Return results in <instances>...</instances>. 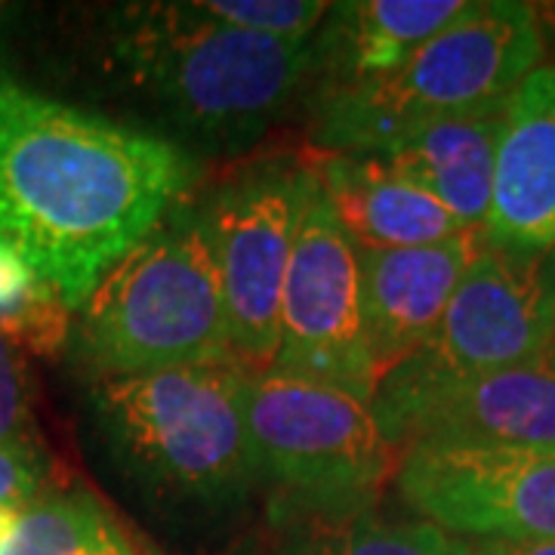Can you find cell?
I'll return each instance as SVG.
<instances>
[{
    "label": "cell",
    "instance_id": "cell-1",
    "mask_svg": "<svg viewBox=\"0 0 555 555\" xmlns=\"http://www.w3.org/2000/svg\"><path fill=\"white\" fill-rule=\"evenodd\" d=\"M170 139L0 83V241L80 309L185 198Z\"/></svg>",
    "mask_w": 555,
    "mask_h": 555
},
{
    "label": "cell",
    "instance_id": "cell-2",
    "mask_svg": "<svg viewBox=\"0 0 555 555\" xmlns=\"http://www.w3.org/2000/svg\"><path fill=\"white\" fill-rule=\"evenodd\" d=\"M250 367L214 361L100 377L93 420L124 478L155 506L217 516L257 488L244 398Z\"/></svg>",
    "mask_w": 555,
    "mask_h": 555
},
{
    "label": "cell",
    "instance_id": "cell-3",
    "mask_svg": "<svg viewBox=\"0 0 555 555\" xmlns=\"http://www.w3.org/2000/svg\"><path fill=\"white\" fill-rule=\"evenodd\" d=\"M546 53L531 3L476 0L386 78L315 93L318 152L383 155L420 127L506 108Z\"/></svg>",
    "mask_w": 555,
    "mask_h": 555
},
{
    "label": "cell",
    "instance_id": "cell-4",
    "mask_svg": "<svg viewBox=\"0 0 555 555\" xmlns=\"http://www.w3.org/2000/svg\"><path fill=\"white\" fill-rule=\"evenodd\" d=\"M115 60L182 133L214 145L259 137L312 72V38L275 40L201 20L192 3L120 16Z\"/></svg>",
    "mask_w": 555,
    "mask_h": 555
},
{
    "label": "cell",
    "instance_id": "cell-5",
    "mask_svg": "<svg viewBox=\"0 0 555 555\" xmlns=\"http://www.w3.org/2000/svg\"><path fill=\"white\" fill-rule=\"evenodd\" d=\"M78 352L100 377L235 358L201 207L179 201L149 238L102 275L80 306Z\"/></svg>",
    "mask_w": 555,
    "mask_h": 555
},
{
    "label": "cell",
    "instance_id": "cell-6",
    "mask_svg": "<svg viewBox=\"0 0 555 555\" xmlns=\"http://www.w3.org/2000/svg\"><path fill=\"white\" fill-rule=\"evenodd\" d=\"M247 448L269 525L352 518L377 506L398 451L371 404L321 383L254 371L244 398Z\"/></svg>",
    "mask_w": 555,
    "mask_h": 555
},
{
    "label": "cell",
    "instance_id": "cell-7",
    "mask_svg": "<svg viewBox=\"0 0 555 555\" xmlns=\"http://www.w3.org/2000/svg\"><path fill=\"white\" fill-rule=\"evenodd\" d=\"M553 331L555 291L540 259L485 247L429 339L377 383L371 411L379 433L438 389L534 361Z\"/></svg>",
    "mask_w": 555,
    "mask_h": 555
},
{
    "label": "cell",
    "instance_id": "cell-8",
    "mask_svg": "<svg viewBox=\"0 0 555 555\" xmlns=\"http://www.w3.org/2000/svg\"><path fill=\"white\" fill-rule=\"evenodd\" d=\"M312 185L315 149L269 155L244 164L201 207L217 254L232 352L250 371H269L275 361L281 294Z\"/></svg>",
    "mask_w": 555,
    "mask_h": 555
},
{
    "label": "cell",
    "instance_id": "cell-9",
    "mask_svg": "<svg viewBox=\"0 0 555 555\" xmlns=\"http://www.w3.org/2000/svg\"><path fill=\"white\" fill-rule=\"evenodd\" d=\"M272 371L321 383L364 404L377 392V367L361 312V259L321 185L299 217L294 257L281 294Z\"/></svg>",
    "mask_w": 555,
    "mask_h": 555
},
{
    "label": "cell",
    "instance_id": "cell-10",
    "mask_svg": "<svg viewBox=\"0 0 555 555\" xmlns=\"http://www.w3.org/2000/svg\"><path fill=\"white\" fill-rule=\"evenodd\" d=\"M416 518L478 540H555V448L416 444L398 456Z\"/></svg>",
    "mask_w": 555,
    "mask_h": 555
},
{
    "label": "cell",
    "instance_id": "cell-11",
    "mask_svg": "<svg viewBox=\"0 0 555 555\" xmlns=\"http://www.w3.org/2000/svg\"><path fill=\"white\" fill-rule=\"evenodd\" d=\"M383 436L398 456L416 444L555 448V371L534 358L438 389L398 416Z\"/></svg>",
    "mask_w": 555,
    "mask_h": 555
},
{
    "label": "cell",
    "instance_id": "cell-12",
    "mask_svg": "<svg viewBox=\"0 0 555 555\" xmlns=\"http://www.w3.org/2000/svg\"><path fill=\"white\" fill-rule=\"evenodd\" d=\"M485 247V232L469 229L438 244L358 250L364 334L379 379L429 339Z\"/></svg>",
    "mask_w": 555,
    "mask_h": 555
},
{
    "label": "cell",
    "instance_id": "cell-13",
    "mask_svg": "<svg viewBox=\"0 0 555 555\" xmlns=\"http://www.w3.org/2000/svg\"><path fill=\"white\" fill-rule=\"evenodd\" d=\"M488 247L543 259L555 244V65H540L506 102L496 145Z\"/></svg>",
    "mask_w": 555,
    "mask_h": 555
},
{
    "label": "cell",
    "instance_id": "cell-14",
    "mask_svg": "<svg viewBox=\"0 0 555 555\" xmlns=\"http://www.w3.org/2000/svg\"><path fill=\"white\" fill-rule=\"evenodd\" d=\"M469 0H349L331 3L312 35L315 93L361 87L398 72L423 43L451 28Z\"/></svg>",
    "mask_w": 555,
    "mask_h": 555
},
{
    "label": "cell",
    "instance_id": "cell-15",
    "mask_svg": "<svg viewBox=\"0 0 555 555\" xmlns=\"http://www.w3.org/2000/svg\"><path fill=\"white\" fill-rule=\"evenodd\" d=\"M315 177L358 250L420 247L469 232L444 204L396 173L383 155L315 149Z\"/></svg>",
    "mask_w": 555,
    "mask_h": 555
},
{
    "label": "cell",
    "instance_id": "cell-16",
    "mask_svg": "<svg viewBox=\"0 0 555 555\" xmlns=\"http://www.w3.org/2000/svg\"><path fill=\"white\" fill-rule=\"evenodd\" d=\"M506 108L420 127L383 152L386 164L444 204L466 229H481L494 198L496 145Z\"/></svg>",
    "mask_w": 555,
    "mask_h": 555
},
{
    "label": "cell",
    "instance_id": "cell-17",
    "mask_svg": "<svg viewBox=\"0 0 555 555\" xmlns=\"http://www.w3.org/2000/svg\"><path fill=\"white\" fill-rule=\"evenodd\" d=\"M476 543L426 518H352L269 525L235 555H473Z\"/></svg>",
    "mask_w": 555,
    "mask_h": 555
},
{
    "label": "cell",
    "instance_id": "cell-18",
    "mask_svg": "<svg viewBox=\"0 0 555 555\" xmlns=\"http://www.w3.org/2000/svg\"><path fill=\"white\" fill-rule=\"evenodd\" d=\"M0 555H137V546L90 491H53L22 509Z\"/></svg>",
    "mask_w": 555,
    "mask_h": 555
},
{
    "label": "cell",
    "instance_id": "cell-19",
    "mask_svg": "<svg viewBox=\"0 0 555 555\" xmlns=\"http://www.w3.org/2000/svg\"><path fill=\"white\" fill-rule=\"evenodd\" d=\"M201 20L275 40H309L321 28L331 3L324 0H198Z\"/></svg>",
    "mask_w": 555,
    "mask_h": 555
},
{
    "label": "cell",
    "instance_id": "cell-20",
    "mask_svg": "<svg viewBox=\"0 0 555 555\" xmlns=\"http://www.w3.org/2000/svg\"><path fill=\"white\" fill-rule=\"evenodd\" d=\"M0 444H31L20 349L0 331Z\"/></svg>",
    "mask_w": 555,
    "mask_h": 555
},
{
    "label": "cell",
    "instance_id": "cell-21",
    "mask_svg": "<svg viewBox=\"0 0 555 555\" xmlns=\"http://www.w3.org/2000/svg\"><path fill=\"white\" fill-rule=\"evenodd\" d=\"M43 488V469L35 444H0V509L31 506Z\"/></svg>",
    "mask_w": 555,
    "mask_h": 555
},
{
    "label": "cell",
    "instance_id": "cell-22",
    "mask_svg": "<svg viewBox=\"0 0 555 555\" xmlns=\"http://www.w3.org/2000/svg\"><path fill=\"white\" fill-rule=\"evenodd\" d=\"M43 281L38 272L25 262L20 250L0 241V324L20 315L22 306L38 294Z\"/></svg>",
    "mask_w": 555,
    "mask_h": 555
},
{
    "label": "cell",
    "instance_id": "cell-23",
    "mask_svg": "<svg viewBox=\"0 0 555 555\" xmlns=\"http://www.w3.org/2000/svg\"><path fill=\"white\" fill-rule=\"evenodd\" d=\"M473 555H555V540H481Z\"/></svg>",
    "mask_w": 555,
    "mask_h": 555
},
{
    "label": "cell",
    "instance_id": "cell-24",
    "mask_svg": "<svg viewBox=\"0 0 555 555\" xmlns=\"http://www.w3.org/2000/svg\"><path fill=\"white\" fill-rule=\"evenodd\" d=\"M16 521H20V513H16V509H0V553H3L7 540L13 534Z\"/></svg>",
    "mask_w": 555,
    "mask_h": 555
},
{
    "label": "cell",
    "instance_id": "cell-25",
    "mask_svg": "<svg viewBox=\"0 0 555 555\" xmlns=\"http://www.w3.org/2000/svg\"><path fill=\"white\" fill-rule=\"evenodd\" d=\"M540 266H543V275L550 281V287L555 291V244L546 250V257L540 259Z\"/></svg>",
    "mask_w": 555,
    "mask_h": 555
},
{
    "label": "cell",
    "instance_id": "cell-26",
    "mask_svg": "<svg viewBox=\"0 0 555 555\" xmlns=\"http://www.w3.org/2000/svg\"><path fill=\"white\" fill-rule=\"evenodd\" d=\"M540 358H543V361H546V364L555 371V331H553V339H550V346H546V352H543Z\"/></svg>",
    "mask_w": 555,
    "mask_h": 555
}]
</instances>
